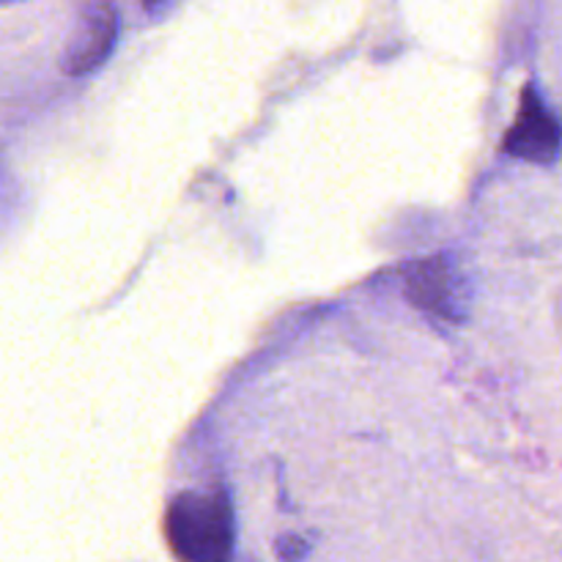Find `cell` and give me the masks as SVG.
Masks as SVG:
<instances>
[{
	"label": "cell",
	"mask_w": 562,
	"mask_h": 562,
	"mask_svg": "<svg viewBox=\"0 0 562 562\" xmlns=\"http://www.w3.org/2000/svg\"><path fill=\"white\" fill-rule=\"evenodd\" d=\"M165 536L181 562H231L236 525L223 492H181L165 514Z\"/></svg>",
	"instance_id": "1"
},
{
	"label": "cell",
	"mask_w": 562,
	"mask_h": 562,
	"mask_svg": "<svg viewBox=\"0 0 562 562\" xmlns=\"http://www.w3.org/2000/svg\"><path fill=\"white\" fill-rule=\"evenodd\" d=\"M406 296L420 311L461 324L470 316L472 283L453 256H434L406 269Z\"/></svg>",
	"instance_id": "2"
},
{
	"label": "cell",
	"mask_w": 562,
	"mask_h": 562,
	"mask_svg": "<svg viewBox=\"0 0 562 562\" xmlns=\"http://www.w3.org/2000/svg\"><path fill=\"white\" fill-rule=\"evenodd\" d=\"M115 38H119V16L113 5L86 3L71 22L60 66L71 77L91 75L110 58Z\"/></svg>",
	"instance_id": "3"
},
{
	"label": "cell",
	"mask_w": 562,
	"mask_h": 562,
	"mask_svg": "<svg viewBox=\"0 0 562 562\" xmlns=\"http://www.w3.org/2000/svg\"><path fill=\"white\" fill-rule=\"evenodd\" d=\"M505 148L514 157L527 159L536 165H552L560 151V126L558 119L549 113L547 102L536 88H527L521 99V110L516 115V124L510 126L505 137Z\"/></svg>",
	"instance_id": "4"
}]
</instances>
